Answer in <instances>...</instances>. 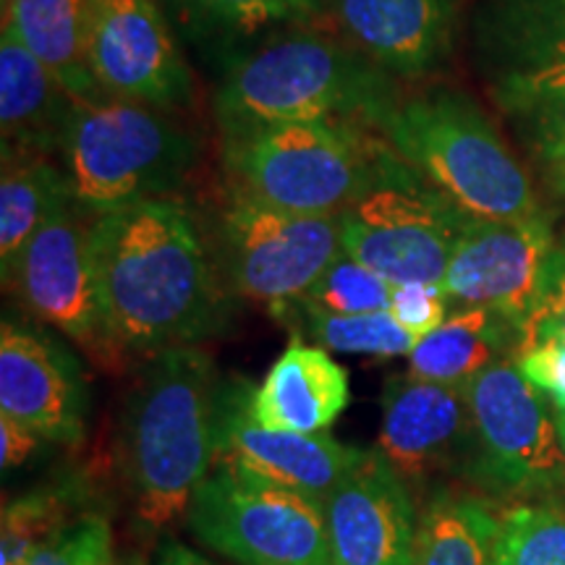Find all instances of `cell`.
Instances as JSON below:
<instances>
[{"instance_id": "cell-15", "label": "cell", "mask_w": 565, "mask_h": 565, "mask_svg": "<svg viewBox=\"0 0 565 565\" xmlns=\"http://www.w3.org/2000/svg\"><path fill=\"white\" fill-rule=\"evenodd\" d=\"M419 515L406 477L380 450L324 503L333 565H414Z\"/></svg>"}, {"instance_id": "cell-13", "label": "cell", "mask_w": 565, "mask_h": 565, "mask_svg": "<svg viewBox=\"0 0 565 565\" xmlns=\"http://www.w3.org/2000/svg\"><path fill=\"white\" fill-rule=\"evenodd\" d=\"M553 249V225L542 212L524 221L469 217L445 270L443 288L458 309H492L521 333Z\"/></svg>"}, {"instance_id": "cell-2", "label": "cell", "mask_w": 565, "mask_h": 565, "mask_svg": "<svg viewBox=\"0 0 565 565\" xmlns=\"http://www.w3.org/2000/svg\"><path fill=\"white\" fill-rule=\"evenodd\" d=\"M225 385L207 353L175 345L152 353L124 414V466L147 529L186 515L221 456Z\"/></svg>"}, {"instance_id": "cell-4", "label": "cell", "mask_w": 565, "mask_h": 565, "mask_svg": "<svg viewBox=\"0 0 565 565\" xmlns=\"http://www.w3.org/2000/svg\"><path fill=\"white\" fill-rule=\"evenodd\" d=\"M393 152L477 221L540 215L532 179L469 97L433 92L398 103L385 121Z\"/></svg>"}, {"instance_id": "cell-27", "label": "cell", "mask_w": 565, "mask_h": 565, "mask_svg": "<svg viewBox=\"0 0 565 565\" xmlns=\"http://www.w3.org/2000/svg\"><path fill=\"white\" fill-rule=\"evenodd\" d=\"M391 282L343 252L317 278L315 286L309 288V294L303 296L291 315L349 317L385 312L391 307Z\"/></svg>"}, {"instance_id": "cell-16", "label": "cell", "mask_w": 565, "mask_h": 565, "mask_svg": "<svg viewBox=\"0 0 565 565\" xmlns=\"http://www.w3.org/2000/svg\"><path fill=\"white\" fill-rule=\"evenodd\" d=\"M0 414L47 443L76 445L84 437L87 391L79 366L58 341L11 320L0 328Z\"/></svg>"}, {"instance_id": "cell-26", "label": "cell", "mask_w": 565, "mask_h": 565, "mask_svg": "<svg viewBox=\"0 0 565 565\" xmlns=\"http://www.w3.org/2000/svg\"><path fill=\"white\" fill-rule=\"evenodd\" d=\"M492 565H565V498L526 500L498 513Z\"/></svg>"}, {"instance_id": "cell-17", "label": "cell", "mask_w": 565, "mask_h": 565, "mask_svg": "<svg viewBox=\"0 0 565 565\" xmlns=\"http://www.w3.org/2000/svg\"><path fill=\"white\" fill-rule=\"evenodd\" d=\"M377 450L406 479L469 466L471 414L463 387L393 374L383 391Z\"/></svg>"}, {"instance_id": "cell-33", "label": "cell", "mask_w": 565, "mask_h": 565, "mask_svg": "<svg viewBox=\"0 0 565 565\" xmlns=\"http://www.w3.org/2000/svg\"><path fill=\"white\" fill-rule=\"evenodd\" d=\"M508 30L526 61L565 40V0H511Z\"/></svg>"}, {"instance_id": "cell-8", "label": "cell", "mask_w": 565, "mask_h": 565, "mask_svg": "<svg viewBox=\"0 0 565 565\" xmlns=\"http://www.w3.org/2000/svg\"><path fill=\"white\" fill-rule=\"evenodd\" d=\"M186 526L238 565H333L324 508L231 461L196 487Z\"/></svg>"}, {"instance_id": "cell-1", "label": "cell", "mask_w": 565, "mask_h": 565, "mask_svg": "<svg viewBox=\"0 0 565 565\" xmlns=\"http://www.w3.org/2000/svg\"><path fill=\"white\" fill-rule=\"evenodd\" d=\"M97 299L118 353H158L217 335L228 301L194 217L173 200L100 212L92 225Z\"/></svg>"}, {"instance_id": "cell-7", "label": "cell", "mask_w": 565, "mask_h": 565, "mask_svg": "<svg viewBox=\"0 0 565 565\" xmlns=\"http://www.w3.org/2000/svg\"><path fill=\"white\" fill-rule=\"evenodd\" d=\"M471 414L466 475L487 492L526 500L565 498V450L555 408L513 359L487 366L463 385Z\"/></svg>"}, {"instance_id": "cell-39", "label": "cell", "mask_w": 565, "mask_h": 565, "mask_svg": "<svg viewBox=\"0 0 565 565\" xmlns=\"http://www.w3.org/2000/svg\"><path fill=\"white\" fill-rule=\"evenodd\" d=\"M553 408H555L557 433H561V443H563V450H565V408H561V406H553Z\"/></svg>"}, {"instance_id": "cell-38", "label": "cell", "mask_w": 565, "mask_h": 565, "mask_svg": "<svg viewBox=\"0 0 565 565\" xmlns=\"http://www.w3.org/2000/svg\"><path fill=\"white\" fill-rule=\"evenodd\" d=\"M158 565H210V563L196 555L194 550L183 547L179 542H168L158 557Z\"/></svg>"}, {"instance_id": "cell-28", "label": "cell", "mask_w": 565, "mask_h": 565, "mask_svg": "<svg viewBox=\"0 0 565 565\" xmlns=\"http://www.w3.org/2000/svg\"><path fill=\"white\" fill-rule=\"evenodd\" d=\"M307 320V333L320 343L324 351L335 353H362V356L395 359L412 356L416 338L406 333L395 317L387 312L349 315V317H324L301 315Z\"/></svg>"}, {"instance_id": "cell-30", "label": "cell", "mask_w": 565, "mask_h": 565, "mask_svg": "<svg viewBox=\"0 0 565 565\" xmlns=\"http://www.w3.org/2000/svg\"><path fill=\"white\" fill-rule=\"evenodd\" d=\"M181 6L196 19L236 34L265 32L312 13L307 0H181Z\"/></svg>"}, {"instance_id": "cell-41", "label": "cell", "mask_w": 565, "mask_h": 565, "mask_svg": "<svg viewBox=\"0 0 565 565\" xmlns=\"http://www.w3.org/2000/svg\"><path fill=\"white\" fill-rule=\"evenodd\" d=\"M307 3H309V9H312V13H315V11H320L322 6L328 3V0H307Z\"/></svg>"}, {"instance_id": "cell-12", "label": "cell", "mask_w": 565, "mask_h": 565, "mask_svg": "<svg viewBox=\"0 0 565 565\" xmlns=\"http://www.w3.org/2000/svg\"><path fill=\"white\" fill-rule=\"evenodd\" d=\"M87 63L103 97L168 108L192 97V74L154 0H95Z\"/></svg>"}, {"instance_id": "cell-34", "label": "cell", "mask_w": 565, "mask_h": 565, "mask_svg": "<svg viewBox=\"0 0 565 565\" xmlns=\"http://www.w3.org/2000/svg\"><path fill=\"white\" fill-rule=\"evenodd\" d=\"M448 303L450 299L443 282H406V286H393L387 312L406 333L422 341L448 320Z\"/></svg>"}, {"instance_id": "cell-19", "label": "cell", "mask_w": 565, "mask_h": 565, "mask_svg": "<svg viewBox=\"0 0 565 565\" xmlns=\"http://www.w3.org/2000/svg\"><path fill=\"white\" fill-rule=\"evenodd\" d=\"M349 372L320 345L294 341L252 393V416L263 427L322 435L349 408Z\"/></svg>"}, {"instance_id": "cell-36", "label": "cell", "mask_w": 565, "mask_h": 565, "mask_svg": "<svg viewBox=\"0 0 565 565\" xmlns=\"http://www.w3.org/2000/svg\"><path fill=\"white\" fill-rule=\"evenodd\" d=\"M505 87L508 92L565 87V40L521 61V68L505 82Z\"/></svg>"}, {"instance_id": "cell-6", "label": "cell", "mask_w": 565, "mask_h": 565, "mask_svg": "<svg viewBox=\"0 0 565 565\" xmlns=\"http://www.w3.org/2000/svg\"><path fill=\"white\" fill-rule=\"evenodd\" d=\"M194 141L152 105L74 103L63 134V173L74 202L100 212L162 200L194 162Z\"/></svg>"}, {"instance_id": "cell-10", "label": "cell", "mask_w": 565, "mask_h": 565, "mask_svg": "<svg viewBox=\"0 0 565 565\" xmlns=\"http://www.w3.org/2000/svg\"><path fill=\"white\" fill-rule=\"evenodd\" d=\"M223 265L246 299L288 317L343 254L341 215H299L233 196L223 215Z\"/></svg>"}, {"instance_id": "cell-11", "label": "cell", "mask_w": 565, "mask_h": 565, "mask_svg": "<svg viewBox=\"0 0 565 565\" xmlns=\"http://www.w3.org/2000/svg\"><path fill=\"white\" fill-rule=\"evenodd\" d=\"M82 204L68 202L53 212L26 242L17 263L3 275L26 312L74 338L103 364H118V353L105 335L97 299L92 225Z\"/></svg>"}, {"instance_id": "cell-40", "label": "cell", "mask_w": 565, "mask_h": 565, "mask_svg": "<svg viewBox=\"0 0 565 565\" xmlns=\"http://www.w3.org/2000/svg\"><path fill=\"white\" fill-rule=\"evenodd\" d=\"M113 565H147L145 563V557H141V555H124V557H116V563H113Z\"/></svg>"}, {"instance_id": "cell-22", "label": "cell", "mask_w": 565, "mask_h": 565, "mask_svg": "<svg viewBox=\"0 0 565 565\" xmlns=\"http://www.w3.org/2000/svg\"><path fill=\"white\" fill-rule=\"evenodd\" d=\"M519 328L484 307H463L435 333L422 338L408 356V374L429 383L463 387L487 366L515 356Z\"/></svg>"}, {"instance_id": "cell-20", "label": "cell", "mask_w": 565, "mask_h": 565, "mask_svg": "<svg viewBox=\"0 0 565 565\" xmlns=\"http://www.w3.org/2000/svg\"><path fill=\"white\" fill-rule=\"evenodd\" d=\"M74 97L34 55L9 21L0 34V129L3 152H61Z\"/></svg>"}, {"instance_id": "cell-37", "label": "cell", "mask_w": 565, "mask_h": 565, "mask_svg": "<svg viewBox=\"0 0 565 565\" xmlns=\"http://www.w3.org/2000/svg\"><path fill=\"white\" fill-rule=\"evenodd\" d=\"M45 443V437L34 433L32 427L0 414V466H3V471L24 466L30 458L40 454Z\"/></svg>"}, {"instance_id": "cell-21", "label": "cell", "mask_w": 565, "mask_h": 565, "mask_svg": "<svg viewBox=\"0 0 565 565\" xmlns=\"http://www.w3.org/2000/svg\"><path fill=\"white\" fill-rule=\"evenodd\" d=\"M92 9L95 0H3V21L76 103L105 100L87 63Z\"/></svg>"}, {"instance_id": "cell-9", "label": "cell", "mask_w": 565, "mask_h": 565, "mask_svg": "<svg viewBox=\"0 0 565 565\" xmlns=\"http://www.w3.org/2000/svg\"><path fill=\"white\" fill-rule=\"evenodd\" d=\"M466 221L448 196L391 154L380 179L341 212L343 252L391 286L443 282Z\"/></svg>"}, {"instance_id": "cell-14", "label": "cell", "mask_w": 565, "mask_h": 565, "mask_svg": "<svg viewBox=\"0 0 565 565\" xmlns=\"http://www.w3.org/2000/svg\"><path fill=\"white\" fill-rule=\"evenodd\" d=\"M252 393L254 385L246 380H228L225 385L217 461L244 466L324 508L330 494L364 461L366 450L341 445L324 433L301 435L263 427L252 416Z\"/></svg>"}, {"instance_id": "cell-18", "label": "cell", "mask_w": 565, "mask_h": 565, "mask_svg": "<svg viewBox=\"0 0 565 565\" xmlns=\"http://www.w3.org/2000/svg\"><path fill=\"white\" fill-rule=\"evenodd\" d=\"M338 17L359 51L391 74H427L448 51V0H338Z\"/></svg>"}, {"instance_id": "cell-32", "label": "cell", "mask_w": 565, "mask_h": 565, "mask_svg": "<svg viewBox=\"0 0 565 565\" xmlns=\"http://www.w3.org/2000/svg\"><path fill=\"white\" fill-rule=\"evenodd\" d=\"M542 343L565 345V244H555L553 254H550L540 294H536L532 312L521 328L515 356Z\"/></svg>"}, {"instance_id": "cell-3", "label": "cell", "mask_w": 565, "mask_h": 565, "mask_svg": "<svg viewBox=\"0 0 565 565\" xmlns=\"http://www.w3.org/2000/svg\"><path fill=\"white\" fill-rule=\"evenodd\" d=\"M349 45L299 34L236 63L217 92L225 134L265 124L338 121L385 126L398 108L387 71Z\"/></svg>"}, {"instance_id": "cell-24", "label": "cell", "mask_w": 565, "mask_h": 565, "mask_svg": "<svg viewBox=\"0 0 565 565\" xmlns=\"http://www.w3.org/2000/svg\"><path fill=\"white\" fill-rule=\"evenodd\" d=\"M498 515L471 494L437 492L419 515L414 565H492Z\"/></svg>"}, {"instance_id": "cell-23", "label": "cell", "mask_w": 565, "mask_h": 565, "mask_svg": "<svg viewBox=\"0 0 565 565\" xmlns=\"http://www.w3.org/2000/svg\"><path fill=\"white\" fill-rule=\"evenodd\" d=\"M74 202L66 173L53 168L45 154L3 152L0 175V270H11L40 225Z\"/></svg>"}, {"instance_id": "cell-29", "label": "cell", "mask_w": 565, "mask_h": 565, "mask_svg": "<svg viewBox=\"0 0 565 565\" xmlns=\"http://www.w3.org/2000/svg\"><path fill=\"white\" fill-rule=\"evenodd\" d=\"M508 103L521 113L542 171L557 192L565 194V87L508 92Z\"/></svg>"}, {"instance_id": "cell-5", "label": "cell", "mask_w": 565, "mask_h": 565, "mask_svg": "<svg viewBox=\"0 0 565 565\" xmlns=\"http://www.w3.org/2000/svg\"><path fill=\"white\" fill-rule=\"evenodd\" d=\"M225 154L238 194L299 215H341L380 179L391 158L359 126L338 121L231 131Z\"/></svg>"}, {"instance_id": "cell-35", "label": "cell", "mask_w": 565, "mask_h": 565, "mask_svg": "<svg viewBox=\"0 0 565 565\" xmlns=\"http://www.w3.org/2000/svg\"><path fill=\"white\" fill-rule=\"evenodd\" d=\"M513 362L536 391L547 395L550 404L565 408V345H534V349L521 351Z\"/></svg>"}, {"instance_id": "cell-25", "label": "cell", "mask_w": 565, "mask_h": 565, "mask_svg": "<svg viewBox=\"0 0 565 565\" xmlns=\"http://www.w3.org/2000/svg\"><path fill=\"white\" fill-rule=\"evenodd\" d=\"M82 500L79 482L66 479L42 484L6 503L0 521V565H30L32 555L76 519L74 511Z\"/></svg>"}, {"instance_id": "cell-31", "label": "cell", "mask_w": 565, "mask_h": 565, "mask_svg": "<svg viewBox=\"0 0 565 565\" xmlns=\"http://www.w3.org/2000/svg\"><path fill=\"white\" fill-rule=\"evenodd\" d=\"M113 532L103 513H79L32 555L30 565H113Z\"/></svg>"}]
</instances>
